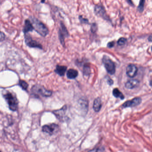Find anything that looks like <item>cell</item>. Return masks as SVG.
Masks as SVG:
<instances>
[{"mask_svg":"<svg viewBox=\"0 0 152 152\" xmlns=\"http://www.w3.org/2000/svg\"><path fill=\"white\" fill-rule=\"evenodd\" d=\"M97 26L96 23H93L91 25V32L94 33H96V31H97Z\"/></svg>","mask_w":152,"mask_h":152,"instance_id":"23","label":"cell"},{"mask_svg":"<svg viewBox=\"0 0 152 152\" xmlns=\"http://www.w3.org/2000/svg\"></svg>","mask_w":152,"mask_h":152,"instance_id":"30","label":"cell"},{"mask_svg":"<svg viewBox=\"0 0 152 152\" xmlns=\"http://www.w3.org/2000/svg\"><path fill=\"white\" fill-rule=\"evenodd\" d=\"M113 95L116 98H119L121 99H124V96L123 94L117 88H115L113 91Z\"/></svg>","mask_w":152,"mask_h":152,"instance_id":"17","label":"cell"},{"mask_svg":"<svg viewBox=\"0 0 152 152\" xmlns=\"http://www.w3.org/2000/svg\"><path fill=\"white\" fill-rule=\"evenodd\" d=\"M103 63L108 73L111 75H113L115 73V65L108 57L104 56L103 57Z\"/></svg>","mask_w":152,"mask_h":152,"instance_id":"4","label":"cell"},{"mask_svg":"<svg viewBox=\"0 0 152 152\" xmlns=\"http://www.w3.org/2000/svg\"><path fill=\"white\" fill-rule=\"evenodd\" d=\"M25 42L26 45L30 48H36L40 49H42V47L41 44L37 42L36 41L33 39L30 35L26 34H25Z\"/></svg>","mask_w":152,"mask_h":152,"instance_id":"6","label":"cell"},{"mask_svg":"<svg viewBox=\"0 0 152 152\" xmlns=\"http://www.w3.org/2000/svg\"><path fill=\"white\" fill-rule=\"evenodd\" d=\"M45 1V0H41V3H44Z\"/></svg>","mask_w":152,"mask_h":152,"instance_id":"29","label":"cell"},{"mask_svg":"<svg viewBox=\"0 0 152 152\" xmlns=\"http://www.w3.org/2000/svg\"><path fill=\"white\" fill-rule=\"evenodd\" d=\"M79 20L80 22L82 24H88V20L87 18H84L82 16H79Z\"/></svg>","mask_w":152,"mask_h":152,"instance_id":"21","label":"cell"},{"mask_svg":"<svg viewBox=\"0 0 152 152\" xmlns=\"http://www.w3.org/2000/svg\"><path fill=\"white\" fill-rule=\"evenodd\" d=\"M145 3V0H140L139 5L138 7V10L140 12H142L144 10V4Z\"/></svg>","mask_w":152,"mask_h":152,"instance_id":"20","label":"cell"},{"mask_svg":"<svg viewBox=\"0 0 152 152\" xmlns=\"http://www.w3.org/2000/svg\"><path fill=\"white\" fill-rule=\"evenodd\" d=\"M78 75V72L77 70L70 69L67 71L66 76L69 79H74Z\"/></svg>","mask_w":152,"mask_h":152,"instance_id":"16","label":"cell"},{"mask_svg":"<svg viewBox=\"0 0 152 152\" xmlns=\"http://www.w3.org/2000/svg\"><path fill=\"white\" fill-rule=\"evenodd\" d=\"M139 81L136 79L130 80L125 83V86L128 89H133L139 84Z\"/></svg>","mask_w":152,"mask_h":152,"instance_id":"13","label":"cell"},{"mask_svg":"<svg viewBox=\"0 0 152 152\" xmlns=\"http://www.w3.org/2000/svg\"><path fill=\"white\" fill-rule=\"evenodd\" d=\"M141 99L139 97L135 98L131 100H128V101L125 102L124 104H123V107L124 108L129 107H132L136 106L138 105L141 103Z\"/></svg>","mask_w":152,"mask_h":152,"instance_id":"9","label":"cell"},{"mask_svg":"<svg viewBox=\"0 0 152 152\" xmlns=\"http://www.w3.org/2000/svg\"><path fill=\"white\" fill-rule=\"evenodd\" d=\"M115 45L114 42H108L107 44V47L108 48H112L114 47Z\"/></svg>","mask_w":152,"mask_h":152,"instance_id":"24","label":"cell"},{"mask_svg":"<svg viewBox=\"0 0 152 152\" xmlns=\"http://www.w3.org/2000/svg\"><path fill=\"white\" fill-rule=\"evenodd\" d=\"M33 30H34V27L31 20H28V19L26 20V21H25L23 30L24 34H27L29 32L32 31Z\"/></svg>","mask_w":152,"mask_h":152,"instance_id":"12","label":"cell"},{"mask_svg":"<svg viewBox=\"0 0 152 152\" xmlns=\"http://www.w3.org/2000/svg\"><path fill=\"white\" fill-rule=\"evenodd\" d=\"M90 67L88 66L85 65L84 66L83 69V72L84 74V75H88L90 73Z\"/></svg>","mask_w":152,"mask_h":152,"instance_id":"19","label":"cell"},{"mask_svg":"<svg viewBox=\"0 0 152 152\" xmlns=\"http://www.w3.org/2000/svg\"><path fill=\"white\" fill-rule=\"evenodd\" d=\"M137 68L133 64H130L126 68V74L130 78H133L137 74Z\"/></svg>","mask_w":152,"mask_h":152,"instance_id":"10","label":"cell"},{"mask_svg":"<svg viewBox=\"0 0 152 152\" xmlns=\"http://www.w3.org/2000/svg\"><path fill=\"white\" fill-rule=\"evenodd\" d=\"M94 12L96 15L102 17L106 20H108V18L106 14L105 10L103 7L100 5H96L94 8Z\"/></svg>","mask_w":152,"mask_h":152,"instance_id":"8","label":"cell"},{"mask_svg":"<svg viewBox=\"0 0 152 152\" xmlns=\"http://www.w3.org/2000/svg\"><path fill=\"white\" fill-rule=\"evenodd\" d=\"M69 34L66 27L63 23H60V28L58 31L59 41L63 47L65 46V38L69 37Z\"/></svg>","mask_w":152,"mask_h":152,"instance_id":"5","label":"cell"},{"mask_svg":"<svg viewBox=\"0 0 152 152\" xmlns=\"http://www.w3.org/2000/svg\"><path fill=\"white\" fill-rule=\"evenodd\" d=\"M126 41H127V39L125 38H121L118 40L117 43H118V45H120V46H123V45L125 44Z\"/></svg>","mask_w":152,"mask_h":152,"instance_id":"22","label":"cell"},{"mask_svg":"<svg viewBox=\"0 0 152 152\" xmlns=\"http://www.w3.org/2000/svg\"><path fill=\"white\" fill-rule=\"evenodd\" d=\"M102 107L101 100L99 98H97L94 100L93 102V108L96 112H99Z\"/></svg>","mask_w":152,"mask_h":152,"instance_id":"14","label":"cell"},{"mask_svg":"<svg viewBox=\"0 0 152 152\" xmlns=\"http://www.w3.org/2000/svg\"><path fill=\"white\" fill-rule=\"evenodd\" d=\"M107 82H108V84H109V85H112V84H113V81L111 79H108V80H107Z\"/></svg>","mask_w":152,"mask_h":152,"instance_id":"26","label":"cell"},{"mask_svg":"<svg viewBox=\"0 0 152 152\" xmlns=\"http://www.w3.org/2000/svg\"><path fill=\"white\" fill-rule=\"evenodd\" d=\"M31 92L35 96L39 97L42 96L43 97H49L52 95V91L46 89L44 87L41 85H34L31 88Z\"/></svg>","mask_w":152,"mask_h":152,"instance_id":"2","label":"cell"},{"mask_svg":"<svg viewBox=\"0 0 152 152\" xmlns=\"http://www.w3.org/2000/svg\"><path fill=\"white\" fill-rule=\"evenodd\" d=\"M66 110V106H64L61 109L58 110H55L53 112V113L56 116L57 118L60 121H62L64 119Z\"/></svg>","mask_w":152,"mask_h":152,"instance_id":"11","label":"cell"},{"mask_svg":"<svg viewBox=\"0 0 152 152\" xmlns=\"http://www.w3.org/2000/svg\"><path fill=\"white\" fill-rule=\"evenodd\" d=\"M5 99L7 101L10 109L13 111H16L18 107V100L15 95L7 91L3 95Z\"/></svg>","mask_w":152,"mask_h":152,"instance_id":"3","label":"cell"},{"mask_svg":"<svg viewBox=\"0 0 152 152\" xmlns=\"http://www.w3.org/2000/svg\"><path fill=\"white\" fill-rule=\"evenodd\" d=\"M59 127L56 124H51L49 125H45L42 127V131L43 132L48 133L50 135H53L56 133L58 131Z\"/></svg>","mask_w":152,"mask_h":152,"instance_id":"7","label":"cell"},{"mask_svg":"<svg viewBox=\"0 0 152 152\" xmlns=\"http://www.w3.org/2000/svg\"><path fill=\"white\" fill-rule=\"evenodd\" d=\"M5 37H6L5 34L3 32H1V42L5 39Z\"/></svg>","mask_w":152,"mask_h":152,"instance_id":"25","label":"cell"},{"mask_svg":"<svg viewBox=\"0 0 152 152\" xmlns=\"http://www.w3.org/2000/svg\"><path fill=\"white\" fill-rule=\"evenodd\" d=\"M128 2L129 3V4H132V2L131 0H128Z\"/></svg>","mask_w":152,"mask_h":152,"instance_id":"28","label":"cell"},{"mask_svg":"<svg viewBox=\"0 0 152 152\" xmlns=\"http://www.w3.org/2000/svg\"><path fill=\"white\" fill-rule=\"evenodd\" d=\"M148 40L149 41V42H152V34L148 37Z\"/></svg>","mask_w":152,"mask_h":152,"instance_id":"27","label":"cell"},{"mask_svg":"<svg viewBox=\"0 0 152 152\" xmlns=\"http://www.w3.org/2000/svg\"><path fill=\"white\" fill-rule=\"evenodd\" d=\"M30 20L34 27V30L41 36L45 37L48 34V29L43 23L33 17L30 18Z\"/></svg>","mask_w":152,"mask_h":152,"instance_id":"1","label":"cell"},{"mask_svg":"<svg viewBox=\"0 0 152 152\" xmlns=\"http://www.w3.org/2000/svg\"><path fill=\"white\" fill-rule=\"evenodd\" d=\"M19 85L24 90H26L28 87V83L24 80H20L19 82Z\"/></svg>","mask_w":152,"mask_h":152,"instance_id":"18","label":"cell"},{"mask_svg":"<svg viewBox=\"0 0 152 152\" xmlns=\"http://www.w3.org/2000/svg\"><path fill=\"white\" fill-rule=\"evenodd\" d=\"M67 67L64 66L57 65L55 69V72L60 76H63L64 75L66 72Z\"/></svg>","mask_w":152,"mask_h":152,"instance_id":"15","label":"cell"}]
</instances>
